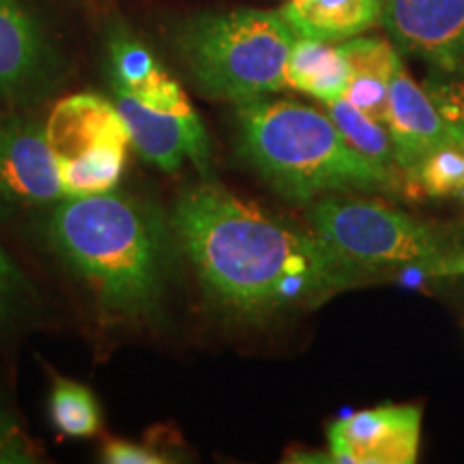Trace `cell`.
Instances as JSON below:
<instances>
[{"label":"cell","instance_id":"obj_14","mask_svg":"<svg viewBox=\"0 0 464 464\" xmlns=\"http://www.w3.org/2000/svg\"><path fill=\"white\" fill-rule=\"evenodd\" d=\"M280 14L297 37L340 44L381 22V0H284Z\"/></svg>","mask_w":464,"mask_h":464},{"label":"cell","instance_id":"obj_1","mask_svg":"<svg viewBox=\"0 0 464 464\" xmlns=\"http://www.w3.org/2000/svg\"><path fill=\"white\" fill-rule=\"evenodd\" d=\"M170 230L208 299L237 321H265L332 297L365 271L304 232L213 183L183 191Z\"/></svg>","mask_w":464,"mask_h":464},{"label":"cell","instance_id":"obj_20","mask_svg":"<svg viewBox=\"0 0 464 464\" xmlns=\"http://www.w3.org/2000/svg\"><path fill=\"white\" fill-rule=\"evenodd\" d=\"M428 95L437 103L439 112L448 123L450 136L456 147L464 150V86L458 82H440L434 80L426 86Z\"/></svg>","mask_w":464,"mask_h":464},{"label":"cell","instance_id":"obj_6","mask_svg":"<svg viewBox=\"0 0 464 464\" xmlns=\"http://www.w3.org/2000/svg\"><path fill=\"white\" fill-rule=\"evenodd\" d=\"M44 125L65 198L116 189L125 172L131 138L112 100L97 92L63 97Z\"/></svg>","mask_w":464,"mask_h":464},{"label":"cell","instance_id":"obj_4","mask_svg":"<svg viewBox=\"0 0 464 464\" xmlns=\"http://www.w3.org/2000/svg\"><path fill=\"white\" fill-rule=\"evenodd\" d=\"M295 39L280 11L232 9L185 20L174 45L207 97L243 103L286 89Z\"/></svg>","mask_w":464,"mask_h":464},{"label":"cell","instance_id":"obj_5","mask_svg":"<svg viewBox=\"0 0 464 464\" xmlns=\"http://www.w3.org/2000/svg\"><path fill=\"white\" fill-rule=\"evenodd\" d=\"M312 232L363 271L411 265L456 249L450 235L382 202L323 198L310 208Z\"/></svg>","mask_w":464,"mask_h":464},{"label":"cell","instance_id":"obj_3","mask_svg":"<svg viewBox=\"0 0 464 464\" xmlns=\"http://www.w3.org/2000/svg\"><path fill=\"white\" fill-rule=\"evenodd\" d=\"M237 147L282 198L312 202L332 191H385L396 172L348 144L332 116L297 102L258 97L237 103Z\"/></svg>","mask_w":464,"mask_h":464},{"label":"cell","instance_id":"obj_11","mask_svg":"<svg viewBox=\"0 0 464 464\" xmlns=\"http://www.w3.org/2000/svg\"><path fill=\"white\" fill-rule=\"evenodd\" d=\"M112 102L123 116L131 147L150 166L177 172L189 160L202 174L211 170V147L198 114L185 116L149 108L119 89H112Z\"/></svg>","mask_w":464,"mask_h":464},{"label":"cell","instance_id":"obj_10","mask_svg":"<svg viewBox=\"0 0 464 464\" xmlns=\"http://www.w3.org/2000/svg\"><path fill=\"white\" fill-rule=\"evenodd\" d=\"M65 198L45 125L28 116L0 119V202L54 205Z\"/></svg>","mask_w":464,"mask_h":464},{"label":"cell","instance_id":"obj_18","mask_svg":"<svg viewBox=\"0 0 464 464\" xmlns=\"http://www.w3.org/2000/svg\"><path fill=\"white\" fill-rule=\"evenodd\" d=\"M50 415L61 434L86 439L100 432V404L89 387L69 379H58L50 396Z\"/></svg>","mask_w":464,"mask_h":464},{"label":"cell","instance_id":"obj_21","mask_svg":"<svg viewBox=\"0 0 464 464\" xmlns=\"http://www.w3.org/2000/svg\"><path fill=\"white\" fill-rule=\"evenodd\" d=\"M34 462V450L31 448L15 417L5 409L0 400V464H31Z\"/></svg>","mask_w":464,"mask_h":464},{"label":"cell","instance_id":"obj_2","mask_svg":"<svg viewBox=\"0 0 464 464\" xmlns=\"http://www.w3.org/2000/svg\"><path fill=\"white\" fill-rule=\"evenodd\" d=\"M170 232L158 207L116 189L58 200L44 226L52 252L116 321H140L158 310Z\"/></svg>","mask_w":464,"mask_h":464},{"label":"cell","instance_id":"obj_9","mask_svg":"<svg viewBox=\"0 0 464 464\" xmlns=\"http://www.w3.org/2000/svg\"><path fill=\"white\" fill-rule=\"evenodd\" d=\"M420 437V406L387 404L359 411L329 426V462L413 464Z\"/></svg>","mask_w":464,"mask_h":464},{"label":"cell","instance_id":"obj_24","mask_svg":"<svg viewBox=\"0 0 464 464\" xmlns=\"http://www.w3.org/2000/svg\"><path fill=\"white\" fill-rule=\"evenodd\" d=\"M24 288L26 282L20 269H17L14 260L7 256V252L0 246V307L15 301Z\"/></svg>","mask_w":464,"mask_h":464},{"label":"cell","instance_id":"obj_17","mask_svg":"<svg viewBox=\"0 0 464 464\" xmlns=\"http://www.w3.org/2000/svg\"><path fill=\"white\" fill-rule=\"evenodd\" d=\"M324 110L353 149L374 161L376 166L396 172V155H393V144L385 125L362 112L346 97L324 103Z\"/></svg>","mask_w":464,"mask_h":464},{"label":"cell","instance_id":"obj_15","mask_svg":"<svg viewBox=\"0 0 464 464\" xmlns=\"http://www.w3.org/2000/svg\"><path fill=\"white\" fill-rule=\"evenodd\" d=\"M342 54L348 63V89L346 100L385 125L387 92L398 52L385 39L357 37L340 42Z\"/></svg>","mask_w":464,"mask_h":464},{"label":"cell","instance_id":"obj_16","mask_svg":"<svg viewBox=\"0 0 464 464\" xmlns=\"http://www.w3.org/2000/svg\"><path fill=\"white\" fill-rule=\"evenodd\" d=\"M286 89L314 97L323 103L346 95L348 63L340 44L297 37L286 61Z\"/></svg>","mask_w":464,"mask_h":464},{"label":"cell","instance_id":"obj_13","mask_svg":"<svg viewBox=\"0 0 464 464\" xmlns=\"http://www.w3.org/2000/svg\"><path fill=\"white\" fill-rule=\"evenodd\" d=\"M110 78L112 89L131 95L144 106L174 114H198L174 78L131 34L116 31L110 37Z\"/></svg>","mask_w":464,"mask_h":464},{"label":"cell","instance_id":"obj_19","mask_svg":"<svg viewBox=\"0 0 464 464\" xmlns=\"http://www.w3.org/2000/svg\"><path fill=\"white\" fill-rule=\"evenodd\" d=\"M409 179L421 194L430 198H451L464 194V150L456 144L437 149L409 172Z\"/></svg>","mask_w":464,"mask_h":464},{"label":"cell","instance_id":"obj_23","mask_svg":"<svg viewBox=\"0 0 464 464\" xmlns=\"http://www.w3.org/2000/svg\"><path fill=\"white\" fill-rule=\"evenodd\" d=\"M421 274L430 277H464V249H451L437 258L421 260L415 265Z\"/></svg>","mask_w":464,"mask_h":464},{"label":"cell","instance_id":"obj_7","mask_svg":"<svg viewBox=\"0 0 464 464\" xmlns=\"http://www.w3.org/2000/svg\"><path fill=\"white\" fill-rule=\"evenodd\" d=\"M58 58L24 0H0V102L31 106L56 82Z\"/></svg>","mask_w":464,"mask_h":464},{"label":"cell","instance_id":"obj_8","mask_svg":"<svg viewBox=\"0 0 464 464\" xmlns=\"http://www.w3.org/2000/svg\"><path fill=\"white\" fill-rule=\"evenodd\" d=\"M381 24L404 54L464 75V0H381Z\"/></svg>","mask_w":464,"mask_h":464},{"label":"cell","instance_id":"obj_12","mask_svg":"<svg viewBox=\"0 0 464 464\" xmlns=\"http://www.w3.org/2000/svg\"><path fill=\"white\" fill-rule=\"evenodd\" d=\"M385 130L392 138L396 166L406 174L413 172L432 150L454 144L437 103L411 78L402 58L396 61L390 78Z\"/></svg>","mask_w":464,"mask_h":464},{"label":"cell","instance_id":"obj_22","mask_svg":"<svg viewBox=\"0 0 464 464\" xmlns=\"http://www.w3.org/2000/svg\"><path fill=\"white\" fill-rule=\"evenodd\" d=\"M102 460L108 464H168L174 462V458L158 448H150V445L110 439L102 448Z\"/></svg>","mask_w":464,"mask_h":464}]
</instances>
